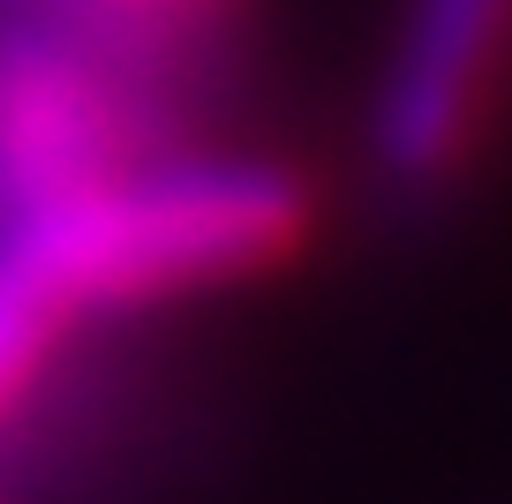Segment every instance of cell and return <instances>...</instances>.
I'll return each mask as SVG.
<instances>
[{"label": "cell", "mask_w": 512, "mask_h": 504, "mask_svg": "<svg viewBox=\"0 0 512 504\" xmlns=\"http://www.w3.org/2000/svg\"><path fill=\"white\" fill-rule=\"evenodd\" d=\"M0 504H16V497H0Z\"/></svg>", "instance_id": "3957f363"}, {"label": "cell", "mask_w": 512, "mask_h": 504, "mask_svg": "<svg viewBox=\"0 0 512 504\" xmlns=\"http://www.w3.org/2000/svg\"><path fill=\"white\" fill-rule=\"evenodd\" d=\"M512 83V0H415L377 98V166L400 196L467 174Z\"/></svg>", "instance_id": "7a4b0ae2"}, {"label": "cell", "mask_w": 512, "mask_h": 504, "mask_svg": "<svg viewBox=\"0 0 512 504\" xmlns=\"http://www.w3.org/2000/svg\"><path fill=\"white\" fill-rule=\"evenodd\" d=\"M317 234V181L272 151L189 143L113 181L68 189L0 234L16 271L61 324L174 316L287 271Z\"/></svg>", "instance_id": "6da1fadb"}]
</instances>
